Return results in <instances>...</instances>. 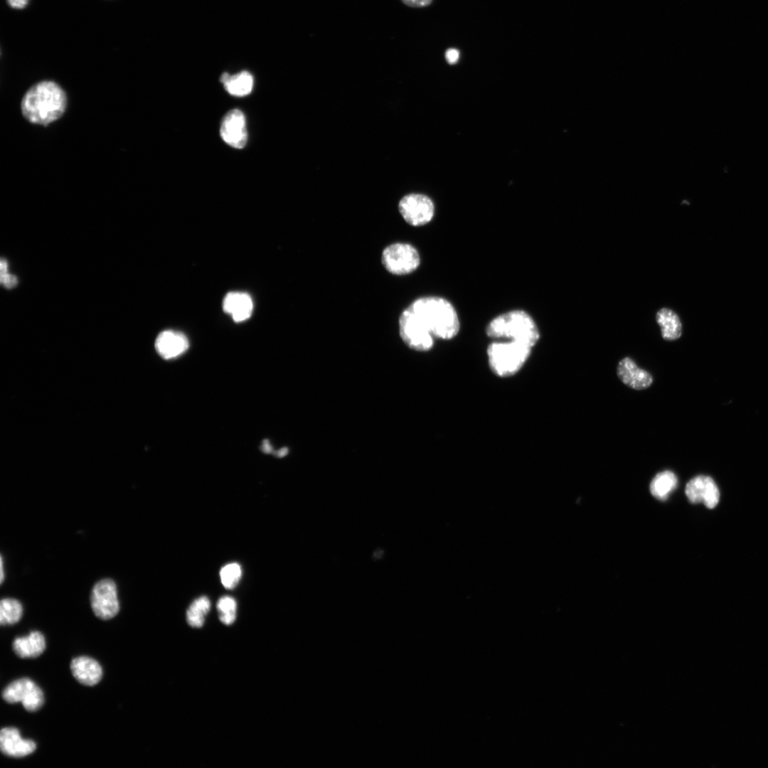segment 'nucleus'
<instances>
[{
    "mask_svg": "<svg viewBox=\"0 0 768 768\" xmlns=\"http://www.w3.org/2000/svg\"><path fill=\"white\" fill-rule=\"evenodd\" d=\"M407 309L434 338L450 340L459 332L460 321L456 309L444 297H422Z\"/></svg>",
    "mask_w": 768,
    "mask_h": 768,
    "instance_id": "nucleus-1",
    "label": "nucleus"
},
{
    "mask_svg": "<svg viewBox=\"0 0 768 768\" xmlns=\"http://www.w3.org/2000/svg\"><path fill=\"white\" fill-rule=\"evenodd\" d=\"M67 97L56 82L44 80L33 85L21 101V111L31 123L48 125L58 119L65 112Z\"/></svg>",
    "mask_w": 768,
    "mask_h": 768,
    "instance_id": "nucleus-2",
    "label": "nucleus"
},
{
    "mask_svg": "<svg viewBox=\"0 0 768 768\" xmlns=\"http://www.w3.org/2000/svg\"><path fill=\"white\" fill-rule=\"evenodd\" d=\"M486 334L494 339L504 338L533 348L540 336L533 317L522 309L511 310L496 316L487 324Z\"/></svg>",
    "mask_w": 768,
    "mask_h": 768,
    "instance_id": "nucleus-3",
    "label": "nucleus"
},
{
    "mask_svg": "<svg viewBox=\"0 0 768 768\" xmlns=\"http://www.w3.org/2000/svg\"><path fill=\"white\" fill-rule=\"evenodd\" d=\"M533 347L517 341H494L487 348L489 365L499 377L516 374L529 358Z\"/></svg>",
    "mask_w": 768,
    "mask_h": 768,
    "instance_id": "nucleus-4",
    "label": "nucleus"
},
{
    "mask_svg": "<svg viewBox=\"0 0 768 768\" xmlns=\"http://www.w3.org/2000/svg\"><path fill=\"white\" fill-rule=\"evenodd\" d=\"M420 255L411 244L395 242L386 246L381 255V262L385 269L395 275L408 274L415 271L420 265Z\"/></svg>",
    "mask_w": 768,
    "mask_h": 768,
    "instance_id": "nucleus-5",
    "label": "nucleus"
},
{
    "mask_svg": "<svg viewBox=\"0 0 768 768\" xmlns=\"http://www.w3.org/2000/svg\"><path fill=\"white\" fill-rule=\"evenodd\" d=\"M3 699L8 703L21 702L28 712L39 710L44 703L42 690L31 679L23 678L8 685L2 692Z\"/></svg>",
    "mask_w": 768,
    "mask_h": 768,
    "instance_id": "nucleus-6",
    "label": "nucleus"
},
{
    "mask_svg": "<svg viewBox=\"0 0 768 768\" xmlns=\"http://www.w3.org/2000/svg\"><path fill=\"white\" fill-rule=\"evenodd\" d=\"M398 323L400 336L407 347L419 352L432 348L435 338L407 309L401 313Z\"/></svg>",
    "mask_w": 768,
    "mask_h": 768,
    "instance_id": "nucleus-7",
    "label": "nucleus"
},
{
    "mask_svg": "<svg viewBox=\"0 0 768 768\" xmlns=\"http://www.w3.org/2000/svg\"><path fill=\"white\" fill-rule=\"evenodd\" d=\"M400 213L407 223L420 227L430 223L434 215V205L430 198L420 193H411L401 198Z\"/></svg>",
    "mask_w": 768,
    "mask_h": 768,
    "instance_id": "nucleus-8",
    "label": "nucleus"
},
{
    "mask_svg": "<svg viewBox=\"0 0 768 768\" xmlns=\"http://www.w3.org/2000/svg\"><path fill=\"white\" fill-rule=\"evenodd\" d=\"M90 603L98 618L107 620L115 617L119 610L115 582L111 579L98 581L92 590Z\"/></svg>",
    "mask_w": 768,
    "mask_h": 768,
    "instance_id": "nucleus-9",
    "label": "nucleus"
},
{
    "mask_svg": "<svg viewBox=\"0 0 768 768\" xmlns=\"http://www.w3.org/2000/svg\"><path fill=\"white\" fill-rule=\"evenodd\" d=\"M685 492L691 503L703 502L708 508H715L720 500V491L715 482L705 475L691 479L686 484Z\"/></svg>",
    "mask_w": 768,
    "mask_h": 768,
    "instance_id": "nucleus-10",
    "label": "nucleus"
},
{
    "mask_svg": "<svg viewBox=\"0 0 768 768\" xmlns=\"http://www.w3.org/2000/svg\"><path fill=\"white\" fill-rule=\"evenodd\" d=\"M220 132L225 143L236 149L243 148L247 140L243 113L238 109L229 111L223 119Z\"/></svg>",
    "mask_w": 768,
    "mask_h": 768,
    "instance_id": "nucleus-11",
    "label": "nucleus"
},
{
    "mask_svg": "<svg viewBox=\"0 0 768 768\" xmlns=\"http://www.w3.org/2000/svg\"><path fill=\"white\" fill-rule=\"evenodd\" d=\"M0 749L4 754L18 758L33 753L36 745L31 740L21 738L16 728L4 727L0 732Z\"/></svg>",
    "mask_w": 768,
    "mask_h": 768,
    "instance_id": "nucleus-12",
    "label": "nucleus"
},
{
    "mask_svg": "<svg viewBox=\"0 0 768 768\" xmlns=\"http://www.w3.org/2000/svg\"><path fill=\"white\" fill-rule=\"evenodd\" d=\"M617 373L622 382L635 390H644L653 383L652 375L637 366L630 358L626 357L618 364Z\"/></svg>",
    "mask_w": 768,
    "mask_h": 768,
    "instance_id": "nucleus-13",
    "label": "nucleus"
},
{
    "mask_svg": "<svg viewBox=\"0 0 768 768\" xmlns=\"http://www.w3.org/2000/svg\"><path fill=\"white\" fill-rule=\"evenodd\" d=\"M186 336L178 331L166 330L161 332L155 341L158 353L165 359L176 358L188 348Z\"/></svg>",
    "mask_w": 768,
    "mask_h": 768,
    "instance_id": "nucleus-14",
    "label": "nucleus"
},
{
    "mask_svg": "<svg viewBox=\"0 0 768 768\" xmlns=\"http://www.w3.org/2000/svg\"><path fill=\"white\" fill-rule=\"evenodd\" d=\"M70 670L80 683L87 686L96 685L102 676V669L100 663L87 656H79L73 659Z\"/></svg>",
    "mask_w": 768,
    "mask_h": 768,
    "instance_id": "nucleus-15",
    "label": "nucleus"
},
{
    "mask_svg": "<svg viewBox=\"0 0 768 768\" xmlns=\"http://www.w3.org/2000/svg\"><path fill=\"white\" fill-rule=\"evenodd\" d=\"M223 308L225 312L230 314L235 322H241L251 316L253 303L248 294L233 292L225 297Z\"/></svg>",
    "mask_w": 768,
    "mask_h": 768,
    "instance_id": "nucleus-16",
    "label": "nucleus"
},
{
    "mask_svg": "<svg viewBox=\"0 0 768 768\" xmlns=\"http://www.w3.org/2000/svg\"><path fill=\"white\" fill-rule=\"evenodd\" d=\"M12 648L16 655L21 658H36L44 651L46 640L40 631H31L26 636L15 639Z\"/></svg>",
    "mask_w": 768,
    "mask_h": 768,
    "instance_id": "nucleus-17",
    "label": "nucleus"
},
{
    "mask_svg": "<svg viewBox=\"0 0 768 768\" xmlns=\"http://www.w3.org/2000/svg\"><path fill=\"white\" fill-rule=\"evenodd\" d=\"M656 320L661 328V336L666 341L678 338L682 334V324L676 312L668 308H662L656 315Z\"/></svg>",
    "mask_w": 768,
    "mask_h": 768,
    "instance_id": "nucleus-18",
    "label": "nucleus"
},
{
    "mask_svg": "<svg viewBox=\"0 0 768 768\" xmlns=\"http://www.w3.org/2000/svg\"><path fill=\"white\" fill-rule=\"evenodd\" d=\"M220 80L223 83L226 91L235 96L248 95L253 86V77L245 70L233 75L224 73L221 75Z\"/></svg>",
    "mask_w": 768,
    "mask_h": 768,
    "instance_id": "nucleus-19",
    "label": "nucleus"
},
{
    "mask_svg": "<svg viewBox=\"0 0 768 768\" xmlns=\"http://www.w3.org/2000/svg\"><path fill=\"white\" fill-rule=\"evenodd\" d=\"M678 479L671 471L657 474L650 484L651 494L659 500H666L676 488Z\"/></svg>",
    "mask_w": 768,
    "mask_h": 768,
    "instance_id": "nucleus-20",
    "label": "nucleus"
},
{
    "mask_svg": "<svg viewBox=\"0 0 768 768\" xmlns=\"http://www.w3.org/2000/svg\"><path fill=\"white\" fill-rule=\"evenodd\" d=\"M210 609V602L206 596L195 599L189 606L186 612L188 624L194 628L201 627L205 622V617Z\"/></svg>",
    "mask_w": 768,
    "mask_h": 768,
    "instance_id": "nucleus-21",
    "label": "nucleus"
},
{
    "mask_svg": "<svg viewBox=\"0 0 768 768\" xmlns=\"http://www.w3.org/2000/svg\"><path fill=\"white\" fill-rule=\"evenodd\" d=\"M23 614L21 602L14 598H4L0 603V622L1 625H10L18 622Z\"/></svg>",
    "mask_w": 768,
    "mask_h": 768,
    "instance_id": "nucleus-22",
    "label": "nucleus"
},
{
    "mask_svg": "<svg viewBox=\"0 0 768 768\" xmlns=\"http://www.w3.org/2000/svg\"><path fill=\"white\" fill-rule=\"evenodd\" d=\"M217 609L220 622L226 625L232 624L236 618L237 603L234 598L224 596L219 599Z\"/></svg>",
    "mask_w": 768,
    "mask_h": 768,
    "instance_id": "nucleus-23",
    "label": "nucleus"
},
{
    "mask_svg": "<svg viewBox=\"0 0 768 768\" xmlns=\"http://www.w3.org/2000/svg\"><path fill=\"white\" fill-rule=\"evenodd\" d=\"M242 575L241 567L236 562L223 566L220 571L221 583L225 588L231 590L238 584Z\"/></svg>",
    "mask_w": 768,
    "mask_h": 768,
    "instance_id": "nucleus-24",
    "label": "nucleus"
},
{
    "mask_svg": "<svg viewBox=\"0 0 768 768\" xmlns=\"http://www.w3.org/2000/svg\"><path fill=\"white\" fill-rule=\"evenodd\" d=\"M0 282L6 288L11 289L17 284L18 279L16 276L5 272L0 273Z\"/></svg>",
    "mask_w": 768,
    "mask_h": 768,
    "instance_id": "nucleus-25",
    "label": "nucleus"
},
{
    "mask_svg": "<svg viewBox=\"0 0 768 768\" xmlns=\"http://www.w3.org/2000/svg\"><path fill=\"white\" fill-rule=\"evenodd\" d=\"M445 58L449 64H455L459 58V52L455 48H449L445 52Z\"/></svg>",
    "mask_w": 768,
    "mask_h": 768,
    "instance_id": "nucleus-26",
    "label": "nucleus"
},
{
    "mask_svg": "<svg viewBox=\"0 0 768 768\" xmlns=\"http://www.w3.org/2000/svg\"><path fill=\"white\" fill-rule=\"evenodd\" d=\"M407 6L414 8L425 7L430 5L432 0H401Z\"/></svg>",
    "mask_w": 768,
    "mask_h": 768,
    "instance_id": "nucleus-27",
    "label": "nucleus"
},
{
    "mask_svg": "<svg viewBox=\"0 0 768 768\" xmlns=\"http://www.w3.org/2000/svg\"><path fill=\"white\" fill-rule=\"evenodd\" d=\"M9 6L14 9H23L28 4L29 0H6Z\"/></svg>",
    "mask_w": 768,
    "mask_h": 768,
    "instance_id": "nucleus-28",
    "label": "nucleus"
},
{
    "mask_svg": "<svg viewBox=\"0 0 768 768\" xmlns=\"http://www.w3.org/2000/svg\"><path fill=\"white\" fill-rule=\"evenodd\" d=\"M262 449L265 453H270L272 452V447L267 440L263 442Z\"/></svg>",
    "mask_w": 768,
    "mask_h": 768,
    "instance_id": "nucleus-29",
    "label": "nucleus"
},
{
    "mask_svg": "<svg viewBox=\"0 0 768 768\" xmlns=\"http://www.w3.org/2000/svg\"><path fill=\"white\" fill-rule=\"evenodd\" d=\"M4 577V567H3V560H2V557H1V583L3 582Z\"/></svg>",
    "mask_w": 768,
    "mask_h": 768,
    "instance_id": "nucleus-30",
    "label": "nucleus"
},
{
    "mask_svg": "<svg viewBox=\"0 0 768 768\" xmlns=\"http://www.w3.org/2000/svg\"><path fill=\"white\" fill-rule=\"evenodd\" d=\"M287 451V449H282L278 452L277 455L279 457H282V456L285 455Z\"/></svg>",
    "mask_w": 768,
    "mask_h": 768,
    "instance_id": "nucleus-31",
    "label": "nucleus"
}]
</instances>
